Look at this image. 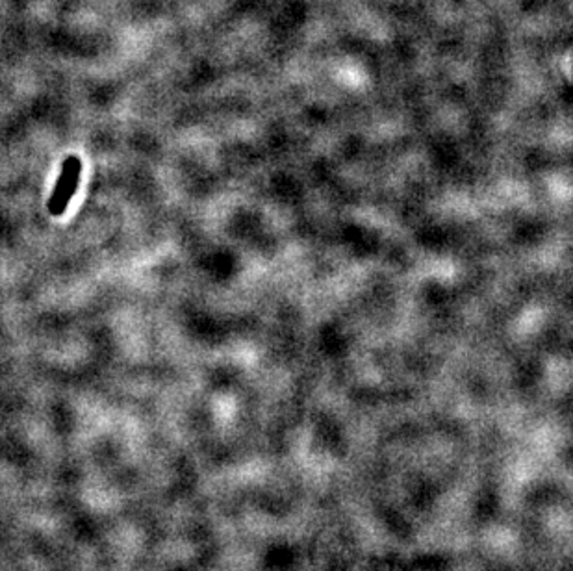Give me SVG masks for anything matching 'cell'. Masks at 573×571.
Masks as SVG:
<instances>
[{
  "label": "cell",
  "instance_id": "cell-1",
  "mask_svg": "<svg viewBox=\"0 0 573 571\" xmlns=\"http://www.w3.org/2000/svg\"><path fill=\"white\" fill-rule=\"evenodd\" d=\"M82 162L77 156H69L61 165L60 179L56 182V188L52 191L51 199H49V212L52 215H61L69 206L71 199L77 193L78 182H80Z\"/></svg>",
  "mask_w": 573,
  "mask_h": 571
}]
</instances>
